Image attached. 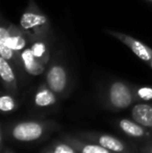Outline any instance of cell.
Listing matches in <instances>:
<instances>
[{
  "label": "cell",
  "instance_id": "5b68a950",
  "mask_svg": "<svg viewBox=\"0 0 152 153\" xmlns=\"http://www.w3.org/2000/svg\"><path fill=\"white\" fill-rule=\"evenodd\" d=\"M0 17V44L10 47L20 54L29 46V36L20 26L6 20L2 14Z\"/></svg>",
  "mask_w": 152,
  "mask_h": 153
},
{
  "label": "cell",
  "instance_id": "e0dca14e",
  "mask_svg": "<svg viewBox=\"0 0 152 153\" xmlns=\"http://www.w3.org/2000/svg\"><path fill=\"white\" fill-rule=\"evenodd\" d=\"M136 100L142 102L152 101V87H134Z\"/></svg>",
  "mask_w": 152,
  "mask_h": 153
},
{
  "label": "cell",
  "instance_id": "8992f818",
  "mask_svg": "<svg viewBox=\"0 0 152 153\" xmlns=\"http://www.w3.org/2000/svg\"><path fill=\"white\" fill-rule=\"evenodd\" d=\"M77 137L85 141L98 144L114 153H136L133 146L114 135L98 132H80Z\"/></svg>",
  "mask_w": 152,
  "mask_h": 153
},
{
  "label": "cell",
  "instance_id": "7c38bea8",
  "mask_svg": "<svg viewBox=\"0 0 152 153\" xmlns=\"http://www.w3.org/2000/svg\"><path fill=\"white\" fill-rule=\"evenodd\" d=\"M62 140L71 144L77 151H78V153H114L110 151V150L105 149L102 146L98 145V144L80 139L77 135L64 134Z\"/></svg>",
  "mask_w": 152,
  "mask_h": 153
},
{
  "label": "cell",
  "instance_id": "d6986e66",
  "mask_svg": "<svg viewBox=\"0 0 152 153\" xmlns=\"http://www.w3.org/2000/svg\"><path fill=\"white\" fill-rule=\"evenodd\" d=\"M3 153H13V152H12V151H10L8 149H6V150H4Z\"/></svg>",
  "mask_w": 152,
  "mask_h": 153
},
{
  "label": "cell",
  "instance_id": "2e32d148",
  "mask_svg": "<svg viewBox=\"0 0 152 153\" xmlns=\"http://www.w3.org/2000/svg\"><path fill=\"white\" fill-rule=\"evenodd\" d=\"M15 108H16V100L14 98V95L10 93L2 94L0 97V109L3 113H8Z\"/></svg>",
  "mask_w": 152,
  "mask_h": 153
},
{
  "label": "cell",
  "instance_id": "4fadbf2b",
  "mask_svg": "<svg viewBox=\"0 0 152 153\" xmlns=\"http://www.w3.org/2000/svg\"><path fill=\"white\" fill-rule=\"evenodd\" d=\"M130 116L136 122L152 131V101L136 103L132 106Z\"/></svg>",
  "mask_w": 152,
  "mask_h": 153
},
{
  "label": "cell",
  "instance_id": "9a60e30c",
  "mask_svg": "<svg viewBox=\"0 0 152 153\" xmlns=\"http://www.w3.org/2000/svg\"><path fill=\"white\" fill-rule=\"evenodd\" d=\"M41 153H78V151L68 142L59 141L45 147Z\"/></svg>",
  "mask_w": 152,
  "mask_h": 153
},
{
  "label": "cell",
  "instance_id": "3957f363",
  "mask_svg": "<svg viewBox=\"0 0 152 153\" xmlns=\"http://www.w3.org/2000/svg\"><path fill=\"white\" fill-rule=\"evenodd\" d=\"M102 100L108 108L123 111L136 100L134 85L123 80H113L106 83L102 91Z\"/></svg>",
  "mask_w": 152,
  "mask_h": 153
},
{
  "label": "cell",
  "instance_id": "8fae6325",
  "mask_svg": "<svg viewBox=\"0 0 152 153\" xmlns=\"http://www.w3.org/2000/svg\"><path fill=\"white\" fill-rule=\"evenodd\" d=\"M21 62H22L23 70L24 73L31 76H40L46 72L47 66L42 64L37 57L33 55L30 47H26L22 52L20 53Z\"/></svg>",
  "mask_w": 152,
  "mask_h": 153
},
{
  "label": "cell",
  "instance_id": "5bb4252c",
  "mask_svg": "<svg viewBox=\"0 0 152 153\" xmlns=\"http://www.w3.org/2000/svg\"><path fill=\"white\" fill-rule=\"evenodd\" d=\"M33 102L38 107L52 106L57 102V95L47 85L46 82H44L40 85V87L36 91Z\"/></svg>",
  "mask_w": 152,
  "mask_h": 153
},
{
  "label": "cell",
  "instance_id": "44dd1931",
  "mask_svg": "<svg viewBox=\"0 0 152 153\" xmlns=\"http://www.w3.org/2000/svg\"><path fill=\"white\" fill-rule=\"evenodd\" d=\"M145 1H147V2H148V3L152 4V0H145Z\"/></svg>",
  "mask_w": 152,
  "mask_h": 153
},
{
  "label": "cell",
  "instance_id": "30bf717a",
  "mask_svg": "<svg viewBox=\"0 0 152 153\" xmlns=\"http://www.w3.org/2000/svg\"><path fill=\"white\" fill-rule=\"evenodd\" d=\"M0 76L5 91L16 96L18 93V75L14 67L3 57H0Z\"/></svg>",
  "mask_w": 152,
  "mask_h": 153
},
{
  "label": "cell",
  "instance_id": "7a4b0ae2",
  "mask_svg": "<svg viewBox=\"0 0 152 153\" xmlns=\"http://www.w3.org/2000/svg\"><path fill=\"white\" fill-rule=\"evenodd\" d=\"M45 82L57 96H65L71 85V72L62 51L53 52L45 72Z\"/></svg>",
  "mask_w": 152,
  "mask_h": 153
},
{
  "label": "cell",
  "instance_id": "6da1fadb",
  "mask_svg": "<svg viewBox=\"0 0 152 153\" xmlns=\"http://www.w3.org/2000/svg\"><path fill=\"white\" fill-rule=\"evenodd\" d=\"M29 39L52 36L51 21L35 0H28L20 18V25Z\"/></svg>",
  "mask_w": 152,
  "mask_h": 153
},
{
  "label": "cell",
  "instance_id": "ac0fdd59",
  "mask_svg": "<svg viewBox=\"0 0 152 153\" xmlns=\"http://www.w3.org/2000/svg\"><path fill=\"white\" fill-rule=\"evenodd\" d=\"M141 153H152V140L143 144V147L141 148Z\"/></svg>",
  "mask_w": 152,
  "mask_h": 153
},
{
  "label": "cell",
  "instance_id": "9c48e42d",
  "mask_svg": "<svg viewBox=\"0 0 152 153\" xmlns=\"http://www.w3.org/2000/svg\"><path fill=\"white\" fill-rule=\"evenodd\" d=\"M29 47L33 55L45 66H48L52 57V36L29 39Z\"/></svg>",
  "mask_w": 152,
  "mask_h": 153
},
{
  "label": "cell",
  "instance_id": "52a82bcc",
  "mask_svg": "<svg viewBox=\"0 0 152 153\" xmlns=\"http://www.w3.org/2000/svg\"><path fill=\"white\" fill-rule=\"evenodd\" d=\"M103 31L108 36L117 39L126 47H128L133 52V54H136L142 62H146L148 65L152 61V48L147 46L143 42H141L140 40L127 33H124V32L118 30H113V29H103Z\"/></svg>",
  "mask_w": 152,
  "mask_h": 153
},
{
  "label": "cell",
  "instance_id": "277c9868",
  "mask_svg": "<svg viewBox=\"0 0 152 153\" xmlns=\"http://www.w3.org/2000/svg\"><path fill=\"white\" fill-rule=\"evenodd\" d=\"M57 125L53 121H21L14 124L10 129L13 140L21 143H31L42 140L47 133L56 128Z\"/></svg>",
  "mask_w": 152,
  "mask_h": 153
},
{
  "label": "cell",
  "instance_id": "ffe728a7",
  "mask_svg": "<svg viewBox=\"0 0 152 153\" xmlns=\"http://www.w3.org/2000/svg\"><path fill=\"white\" fill-rule=\"evenodd\" d=\"M148 66H149V67H150V68L152 69V61H151L150 62H149V64H148Z\"/></svg>",
  "mask_w": 152,
  "mask_h": 153
},
{
  "label": "cell",
  "instance_id": "ba28073f",
  "mask_svg": "<svg viewBox=\"0 0 152 153\" xmlns=\"http://www.w3.org/2000/svg\"><path fill=\"white\" fill-rule=\"evenodd\" d=\"M118 126L124 134L133 140H136V141L145 143V142L152 140V131L145 128L144 126L139 124L133 119H127V118L120 119L118 121Z\"/></svg>",
  "mask_w": 152,
  "mask_h": 153
}]
</instances>
